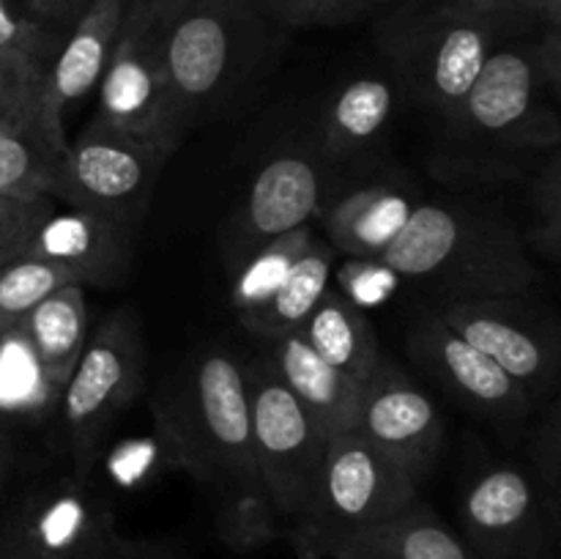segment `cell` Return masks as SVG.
Segmentation results:
<instances>
[{"label":"cell","mask_w":561,"mask_h":559,"mask_svg":"<svg viewBox=\"0 0 561 559\" xmlns=\"http://www.w3.org/2000/svg\"><path fill=\"white\" fill-rule=\"evenodd\" d=\"M561 25H546V36L535 44V60L542 82L557 96L561 80Z\"/></svg>","instance_id":"d590c367"},{"label":"cell","mask_w":561,"mask_h":559,"mask_svg":"<svg viewBox=\"0 0 561 559\" xmlns=\"http://www.w3.org/2000/svg\"><path fill=\"white\" fill-rule=\"evenodd\" d=\"M329 559H477L460 535L414 499L387 521L356 532Z\"/></svg>","instance_id":"d6986e66"},{"label":"cell","mask_w":561,"mask_h":559,"mask_svg":"<svg viewBox=\"0 0 561 559\" xmlns=\"http://www.w3.org/2000/svg\"><path fill=\"white\" fill-rule=\"evenodd\" d=\"M540 436H537V449H535V460H537V471L531 477L537 480L540 486L542 497H546L548 507L557 510L559 507V475H561V464H559V455H561V444H559V403L557 398L548 403L546 409V422H542Z\"/></svg>","instance_id":"836d02e7"},{"label":"cell","mask_w":561,"mask_h":559,"mask_svg":"<svg viewBox=\"0 0 561 559\" xmlns=\"http://www.w3.org/2000/svg\"><path fill=\"white\" fill-rule=\"evenodd\" d=\"M460 540L477 559H551L561 513L524 466H491L463 493Z\"/></svg>","instance_id":"7c38bea8"},{"label":"cell","mask_w":561,"mask_h":559,"mask_svg":"<svg viewBox=\"0 0 561 559\" xmlns=\"http://www.w3.org/2000/svg\"><path fill=\"white\" fill-rule=\"evenodd\" d=\"M409 356L471 414L499 427L504 436L524 431L531 400L488 354L466 343L436 312H427L409 334Z\"/></svg>","instance_id":"4fadbf2b"},{"label":"cell","mask_w":561,"mask_h":559,"mask_svg":"<svg viewBox=\"0 0 561 559\" xmlns=\"http://www.w3.org/2000/svg\"><path fill=\"white\" fill-rule=\"evenodd\" d=\"M75 283L66 269L38 258H16L0 263V334L11 332L47 294Z\"/></svg>","instance_id":"83f0119b"},{"label":"cell","mask_w":561,"mask_h":559,"mask_svg":"<svg viewBox=\"0 0 561 559\" xmlns=\"http://www.w3.org/2000/svg\"><path fill=\"white\" fill-rule=\"evenodd\" d=\"M376 263L431 285L444 299L524 294L537 283V266L513 219L463 201L416 203Z\"/></svg>","instance_id":"3957f363"},{"label":"cell","mask_w":561,"mask_h":559,"mask_svg":"<svg viewBox=\"0 0 561 559\" xmlns=\"http://www.w3.org/2000/svg\"><path fill=\"white\" fill-rule=\"evenodd\" d=\"M60 38H64L60 27L47 25L42 20H31V16L11 9L9 0H0V49H20V53L49 64L53 55L58 53Z\"/></svg>","instance_id":"1f68e13d"},{"label":"cell","mask_w":561,"mask_h":559,"mask_svg":"<svg viewBox=\"0 0 561 559\" xmlns=\"http://www.w3.org/2000/svg\"><path fill=\"white\" fill-rule=\"evenodd\" d=\"M0 559H55L53 554L42 551L25 532L16 526V521L11 518L9 524L0 529Z\"/></svg>","instance_id":"f35d334b"},{"label":"cell","mask_w":561,"mask_h":559,"mask_svg":"<svg viewBox=\"0 0 561 559\" xmlns=\"http://www.w3.org/2000/svg\"><path fill=\"white\" fill-rule=\"evenodd\" d=\"M93 121L173 153L186 137V124L175 107L164 71L159 25L146 0H129L113 55L99 80Z\"/></svg>","instance_id":"ba28073f"},{"label":"cell","mask_w":561,"mask_h":559,"mask_svg":"<svg viewBox=\"0 0 561 559\" xmlns=\"http://www.w3.org/2000/svg\"><path fill=\"white\" fill-rule=\"evenodd\" d=\"M535 44L496 42L474 85L442 118L433 173L447 181L493 184L518 179L559 148V118L548 102Z\"/></svg>","instance_id":"7a4b0ae2"},{"label":"cell","mask_w":561,"mask_h":559,"mask_svg":"<svg viewBox=\"0 0 561 559\" xmlns=\"http://www.w3.org/2000/svg\"><path fill=\"white\" fill-rule=\"evenodd\" d=\"M387 3H392V0H321L316 14H312V25H345V22H356L362 16L373 14V11H378Z\"/></svg>","instance_id":"e575fe53"},{"label":"cell","mask_w":561,"mask_h":559,"mask_svg":"<svg viewBox=\"0 0 561 559\" xmlns=\"http://www.w3.org/2000/svg\"><path fill=\"white\" fill-rule=\"evenodd\" d=\"M299 332L323 362L337 367L356 387L365 384L383 360L370 318L356 301L337 290H323Z\"/></svg>","instance_id":"44dd1931"},{"label":"cell","mask_w":561,"mask_h":559,"mask_svg":"<svg viewBox=\"0 0 561 559\" xmlns=\"http://www.w3.org/2000/svg\"><path fill=\"white\" fill-rule=\"evenodd\" d=\"M321 0H257L263 16L283 27H310Z\"/></svg>","instance_id":"8d00e7d4"},{"label":"cell","mask_w":561,"mask_h":559,"mask_svg":"<svg viewBox=\"0 0 561 559\" xmlns=\"http://www.w3.org/2000/svg\"><path fill=\"white\" fill-rule=\"evenodd\" d=\"M329 272H332V244L312 239L305 255L279 280L277 288L252 310L241 312V318L266 340L301 329L323 290L329 288Z\"/></svg>","instance_id":"603a6c76"},{"label":"cell","mask_w":561,"mask_h":559,"mask_svg":"<svg viewBox=\"0 0 561 559\" xmlns=\"http://www.w3.org/2000/svg\"><path fill=\"white\" fill-rule=\"evenodd\" d=\"M146 370V345L131 310H118L88 340L75 373L60 392L71 464L85 480L96 464L104 433L131 403Z\"/></svg>","instance_id":"30bf717a"},{"label":"cell","mask_w":561,"mask_h":559,"mask_svg":"<svg viewBox=\"0 0 561 559\" xmlns=\"http://www.w3.org/2000/svg\"><path fill=\"white\" fill-rule=\"evenodd\" d=\"M433 312L466 343L491 356L531 406L551 398L559 381L561 332L553 312L531 290L444 299Z\"/></svg>","instance_id":"9c48e42d"},{"label":"cell","mask_w":561,"mask_h":559,"mask_svg":"<svg viewBox=\"0 0 561 559\" xmlns=\"http://www.w3.org/2000/svg\"><path fill=\"white\" fill-rule=\"evenodd\" d=\"M261 44L257 0H195L159 25L164 71L186 129L241 82L255 66Z\"/></svg>","instance_id":"8992f818"},{"label":"cell","mask_w":561,"mask_h":559,"mask_svg":"<svg viewBox=\"0 0 561 559\" xmlns=\"http://www.w3.org/2000/svg\"><path fill=\"white\" fill-rule=\"evenodd\" d=\"M47 64L20 49H0V126L38 124Z\"/></svg>","instance_id":"f1b7e54d"},{"label":"cell","mask_w":561,"mask_h":559,"mask_svg":"<svg viewBox=\"0 0 561 559\" xmlns=\"http://www.w3.org/2000/svg\"><path fill=\"white\" fill-rule=\"evenodd\" d=\"M85 3L88 0H27V5L36 11L38 20L47 22V25L60 27V31L80 16Z\"/></svg>","instance_id":"ab89813d"},{"label":"cell","mask_w":561,"mask_h":559,"mask_svg":"<svg viewBox=\"0 0 561 559\" xmlns=\"http://www.w3.org/2000/svg\"><path fill=\"white\" fill-rule=\"evenodd\" d=\"M268 360L323 436L356 427L359 387L307 345L299 329L268 340Z\"/></svg>","instance_id":"ac0fdd59"},{"label":"cell","mask_w":561,"mask_h":559,"mask_svg":"<svg viewBox=\"0 0 561 559\" xmlns=\"http://www.w3.org/2000/svg\"><path fill=\"white\" fill-rule=\"evenodd\" d=\"M179 464L208 488L228 546H266L279 535L252 449L244 365L228 351H203L162 411Z\"/></svg>","instance_id":"6da1fadb"},{"label":"cell","mask_w":561,"mask_h":559,"mask_svg":"<svg viewBox=\"0 0 561 559\" xmlns=\"http://www.w3.org/2000/svg\"><path fill=\"white\" fill-rule=\"evenodd\" d=\"M416 203L394 186H367L334 203L323 217L332 247L356 261H376L409 223Z\"/></svg>","instance_id":"7402d4cb"},{"label":"cell","mask_w":561,"mask_h":559,"mask_svg":"<svg viewBox=\"0 0 561 559\" xmlns=\"http://www.w3.org/2000/svg\"><path fill=\"white\" fill-rule=\"evenodd\" d=\"M126 9L129 0H88L44 69L38 129L58 151L69 148L66 113L102 80Z\"/></svg>","instance_id":"9a60e30c"},{"label":"cell","mask_w":561,"mask_h":559,"mask_svg":"<svg viewBox=\"0 0 561 559\" xmlns=\"http://www.w3.org/2000/svg\"><path fill=\"white\" fill-rule=\"evenodd\" d=\"M53 403L60 392L47 384L22 329L0 334V414L33 417Z\"/></svg>","instance_id":"484cf974"},{"label":"cell","mask_w":561,"mask_h":559,"mask_svg":"<svg viewBox=\"0 0 561 559\" xmlns=\"http://www.w3.org/2000/svg\"><path fill=\"white\" fill-rule=\"evenodd\" d=\"M168 159L159 148L91 121L60 157L49 197L135 230Z\"/></svg>","instance_id":"8fae6325"},{"label":"cell","mask_w":561,"mask_h":559,"mask_svg":"<svg viewBox=\"0 0 561 559\" xmlns=\"http://www.w3.org/2000/svg\"><path fill=\"white\" fill-rule=\"evenodd\" d=\"M529 244L548 261H559L561 247V162L559 148H551L540 162L531 184Z\"/></svg>","instance_id":"f546056e"},{"label":"cell","mask_w":561,"mask_h":559,"mask_svg":"<svg viewBox=\"0 0 561 559\" xmlns=\"http://www.w3.org/2000/svg\"><path fill=\"white\" fill-rule=\"evenodd\" d=\"M392 82L381 77H356L340 88L323 121V146L329 157L365 153L392 118Z\"/></svg>","instance_id":"cb8c5ba5"},{"label":"cell","mask_w":561,"mask_h":559,"mask_svg":"<svg viewBox=\"0 0 561 559\" xmlns=\"http://www.w3.org/2000/svg\"><path fill=\"white\" fill-rule=\"evenodd\" d=\"M504 25L447 0H409L376 27L378 44L403 91L447 118L469 93Z\"/></svg>","instance_id":"277c9868"},{"label":"cell","mask_w":561,"mask_h":559,"mask_svg":"<svg viewBox=\"0 0 561 559\" xmlns=\"http://www.w3.org/2000/svg\"><path fill=\"white\" fill-rule=\"evenodd\" d=\"M420 499V488L359 427L327 438L305 513L288 532L301 559H329L348 537Z\"/></svg>","instance_id":"5b68a950"},{"label":"cell","mask_w":561,"mask_h":559,"mask_svg":"<svg viewBox=\"0 0 561 559\" xmlns=\"http://www.w3.org/2000/svg\"><path fill=\"white\" fill-rule=\"evenodd\" d=\"M146 3H148V9H151L153 20H157L159 25H162V22L173 20V16L179 14V11H184L186 5H192V3H195V0H146Z\"/></svg>","instance_id":"60d3db41"},{"label":"cell","mask_w":561,"mask_h":559,"mask_svg":"<svg viewBox=\"0 0 561 559\" xmlns=\"http://www.w3.org/2000/svg\"><path fill=\"white\" fill-rule=\"evenodd\" d=\"M16 329L31 343L38 367L53 389L64 392L88 345L85 285L66 283L44 296Z\"/></svg>","instance_id":"ffe728a7"},{"label":"cell","mask_w":561,"mask_h":559,"mask_svg":"<svg viewBox=\"0 0 561 559\" xmlns=\"http://www.w3.org/2000/svg\"><path fill=\"white\" fill-rule=\"evenodd\" d=\"M99 559H179L168 543L159 540H126L115 535V540L104 548Z\"/></svg>","instance_id":"74e56055"},{"label":"cell","mask_w":561,"mask_h":559,"mask_svg":"<svg viewBox=\"0 0 561 559\" xmlns=\"http://www.w3.org/2000/svg\"><path fill=\"white\" fill-rule=\"evenodd\" d=\"M447 3L469 11V14L488 16L504 27L526 20L561 25V0H447Z\"/></svg>","instance_id":"d6a6232c"},{"label":"cell","mask_w":561,"mask_h":559,"mask_svg":"<svg viewBox=\"0 0 561 559\" xmlns=\"http://www.w3.org/2000/svg\"><path fill=\"white\" fill-rule=\"evenodd\" d=\"M356 427L416 488L431 477L444 447V422L433 400L387 360L359 384Z\"/></svg>","instance_id":"5bb4252c"},{"label":"cell","mask_w":561,"mask_h":559,"mask_svg":"<svg viewBox=\"0 0 561 559\" xmlns=\"http://www.w3.org/2000/svg\"><path fill=\"white\" fill-rule=\"evenodd\" d=\"M244 387L257 471L272 499L279 535L288 537L316 488L327 436L285 387L268 354L247 362Z\"/></svg>","instance_id":"52a82bcc"},{"label":"cell","mask_w":561,"mask_h":559,"mask_svg":"<svg viewBox=\"0 0 561 559\" xmlns=\"http://www.w3.org/2000/svg\"><path fill=\"white\" fill-rule=\"evenodd\" d=\"M323 195V170L310 153L283 151L268 159L250 184L233 225L230 263L239 269L268 241L307 225L318 214Z\"/></svg>","instance_id":"2e32d148"},{"label":"cell","mask_w":561,"mask_h":559,"mask_svg":"<svg viewBox=\"0 0 561 559\" xmlns=\"http://www.w3.org/2000/svg\"><path fill=\"white\" fill-rule=\"evenodd\" d=\"M312 230L310 225L290 230V233L279 236V239L268 241L261 250L252 252L239 269H236V283H233V305L239 312L252 310L257 301L266 299L279 280L294 269V263L305 255L307 247L312 244Z\"/></svg>","instance_id":"4316f807"},{"label":"cell","mask_w":561,"mask_h":559,"mask_svg":"<svg viewBox=\"0 0 561 559\" xmlns=\"http://www.w3.org/2000/svg\"><path fill=\"white\" fill-rule=\"evenodd\" d=\"M53 208L49 195L33 197V201L0 195V263L25 255L27 241Z\"/></svg>","instance_id":"4dcf8cb0"},{"label":"cell","mask_w":561,"mask_h":559,"mask_svg":"<svg viewBox=\"0 0 561 559\" xmlns=\"http://www.w3.org/2000/svg\"><path fill=\"white\" fill-rule=\"evenodd\" d=\"M60 157L64 151L44 137L38 124L0 126V195L20 201L49 195Z\"/></svg>","instance_id":"d4e9b609"},{"label":"cell","mask_w":561,"mask_h":559,"mask_svg":"<svg viewBox=\"0 0 561 559\" xmlns=\"http://www.w3.org/2000/svg\"><path fill=\"white\" fill-rule=\"evenodd\" d=\"M131 233L135 230L99 214L49 212L27 241L22 258L55 263L75 277V283L115 285L129 272Z\"/></svg>","instance_id":"e0dca14e"}]
</instances>
